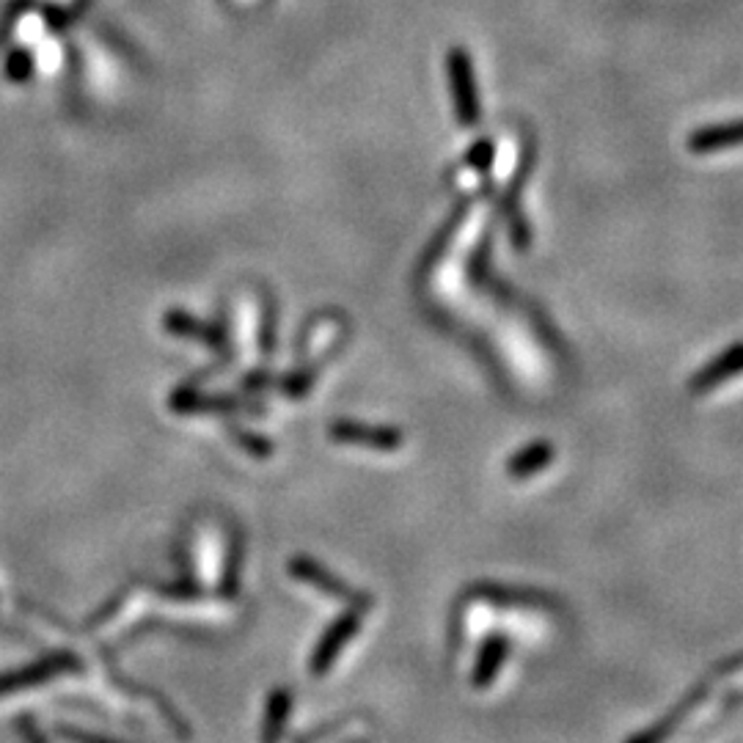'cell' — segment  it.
Instances as JSON below:
<instances>
[{"instance_id": "277c9868", "label": "cell", "mask_w": 743, "mask_h": 743, "mask_svg": "<svg viewBox=\"0 0 743 743\" xmlns=\"http://www.w3.org/2000/svg\"><path fill=\"white\" fill-rule=\"evenodd\" d=\"M708 692H710L708 683H699L697 688H692V692L686 694V699H683V703L677 705L675 710H669V713L663 716V719L658 721V724H652V727H647V730H641L639 735L630 738L628 743H667L669 738H672V732H675L677 727H681L683 721H686L688 716H692L694 710H697L699 705L705 703Z\"/></svg>"}, {"instance_id": "9c48e42d", "label": "cell", "mask_w": 743, "mask_h": 743, "mask_svg": "<svg viewBox=\"0 0 743 743\" xmlns=\"http://www.w3.org/2000/svg\"><path fill=\"white\" fill-rule=\"evenodd\" d=\"M554 444L551 440H532L523 449L512 455L507 460V474L512 480H529V476L540 474V471L549 469L554 463Z\"/></svg>"}, {"instance_id": "ba28073f", "label": "cell", "mask_w": 743, "mask_h": 743, "mask_svg": "<svg viewBox=\"0 0 743 743\" xmlns=\"http://www.w3.org/2000/svg\"><path fill=\"white\" fill-rule=\"evenodd\" d=\"M355 630H358V612L344 614L342 620H337V623L331 625V630H328V634L322 636L320 647H317L315 661H311V669H315V675H322V672H326V669L331 667L333 658H337L339 650H342V647L347 645L350 639H353Z\"/></svg>"}, {"instance_id": "8fae6325", "label": "cell", "mask_w": 743, "mask_h": 743, "mask_svg": "<svg viewBox=\"0 0 743 743\" xmlns=\"http://www.w3.org/2000/svg\"><path fill=\"white\" fill-rule=\"evenodd\" d=\"M493 157H496V146H493L487 138H480V141L471 146V152L465 155V163L469 168H476V172H485V168L493 166Z\"/></svg>"}, {"instance_id": "30bf717a", "label": "cell", "mask_w": 743, "mask_h": 743, "mask_svg": "<svg viewBox=\"0 0 743 743\" xmlns=\"http://www.w3.org/2000/svg\"><path fill=\"white\" fill-rule=\"evenodd\" d=\"M292 573H295V576H300V578H306V581H311L315 587H320L322 592H328V594H337V598H350V601H355V603L364 601V598H361V594H355L353 589L347 587V583L339 581V578H333L331 573L322 570V567H317L315 562H309V559H295V565H292Z\"/></svg>"}, {"instance_id": "7c38bea8", "label": "cell", "mask_w": 743, "mask_h": 743, "mask_svg": "<svg viewBox=\"0 0 743 743\" xmlns=\"http://www.w3.org/2000/svg\"><path fill=\"white\" fill-rule=\"evenodd\" d=\"M50 669H58V661L42 663V667H34V669H25V675H23V677H3V681H0V694L7 692V688L23 686V683H39V681H45L47 675H52Z\"/></svg>"}, {"instance_id": "4fadbf2b", "label": "cell", "mask_w": 743, "mask_h": 743, "mask_svg": "<svg viewBox=\"0 0 743 743\" xmlns=\"http://www.w3.org/2000/svg\"><path fill=\"white\" fill-rule=\"evenodd\" d=\"M72 735V741H78V743H99L97 738H89V735H81V732H69Z\"/></svg>"}, {"instance_id": "52a82bcc", "label": "cell", "mask_w": 743, "mask_h": 743, "mask_svg": "<svg viewBox=\"0 0 743 743\" xmlns=\"http://www.w3.org/2000/svg\"><path fill=\"white\" fill-rule=\"evenodd\" d=\"M735 146H743V121L703 127L688 135V152L694 155H710V152H724V149Z\"/></svg>"}, {"instance_id": "3957f363", "label": "cell", "mask_w": 743, "mask_h": 743, "mask_svg": "<svg viewBox=\"0 0 743 743\" xmlns=\"http://www.w3.org/2000/svg\"><path fill=\"white\" fill-rule=\"evenodd\" d=\"M331 438L342 440V444L371 446L378 452H394V449L405 444V435L397 427H369V424L358 422H333Z\"/></svg>"}, {"instance_id": "6da1fadb", "label": "cell", "mask_w": 743, "mask_h": 743, "mask_svg": "<svg viewBox=\"0 0 743 743\" xmlns=\"http://www.w3.org/2000/svg\"><path fill=\"white\" fill-rule=\"evenodd\" d=\"M446 72H449V86L455 97V114L463 127H476L482 119L480 108V89H476L474 63L463 47H452L446 56Z\"/></svg>"}, {"instance_id": "5b68a950", "label": "cell", "mask_w": 743, "mask_h": 743, "mask_svg": "<svg viewBox=\"0 0 743 743\" xmlns=\"http://www.w3.org/2000/svg\"><path fill=\"white\" fill-rule=\"evenodd\" d=\"M471 594L498 609H532V612H540V609H551L554 612L556 609L554 598H549L543 592H532V589H504L493 587V583H482V587L471 589Z\"/></svg>"}, {"instance_id": "7a4b0ae2", "label": "cell", "mask_w": 743, "mask_h": 743, "mask_svg": "<svg viewBox=\"0 0 743 743\" xmlns=\"http://www.w3.org/2000/svg\"><path fill=\"white\" fill-rule=\"evenodd\" d=\"M738 375H743V342L730 344L724 353L710 358L708 364L688 380V391L697 397L710 394V391H716L719 386H724L727 380L738 378Z\"/></svg>"}, {"instance_id": "8992f818", "label": "cell", "mask_w": 743, "mask_h": 743, "mask_svg": "<svg viewBox=\"0 0 743 743\" xmlns=\"http://www.w3.org/2000/svg\"><path fill=\"white\" fill-rule=\"evenodd\" d=\"M509 656V639L504 634H491L480 647V656H476L474 663V675H471V683L476 688H487L496 683L498 672L507 663Z\"/></svg>"}]
</instances>
